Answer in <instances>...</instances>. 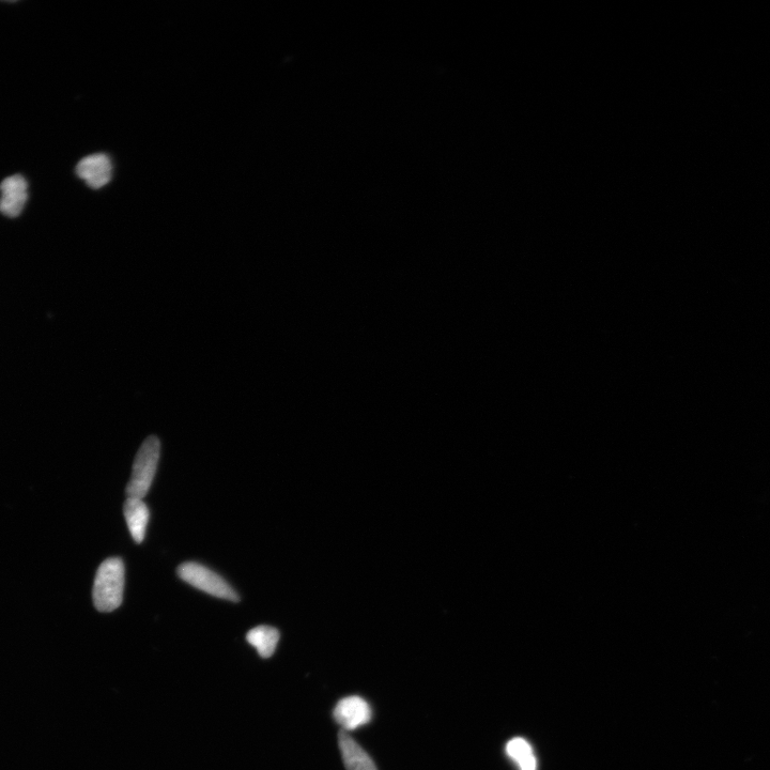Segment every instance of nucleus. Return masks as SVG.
Segmentation results:
<instances>
[{
  "instance_id": "f257e3e1",
  "label": "nucleus",
  "mask_w": 770,
  "mask_h": 770,
  "mask_svg": "<svg viewBox=\"0 0 770 770\" xmlns=\"http://www.w3.org/2000/svg\"><path fill=\"white\" fill-rule=\"evenodd\" d=\"M125 574V564L119 558L107 559L100 565L92 591L98 611L109 613L121 606Z\"/></svg>"
},
{
  "instance_id": "f03ea898",
  "label": "nucleus",
  "mask_w": 770,
  "mask_h": 770,
  "mask_svg": "<svg viewBox=\"0 0 770 770\" xmlns=\"http://www.w3.org/2000/svg\"><path fill=\"white\" fill-rule=\"evenodd\" d=\"M161 453V443L158 437H148L138 451L132 469L130 482L127 486L128 498L144 499L156 475Z\"/></svg>"
},
{
  "instance_id": "7ed1b4c3",
  "label": "nucleus",
  "mask_w": 770,
  "mask_h": 770,
  "mask_svg": "<svg viewBox=\"0 0 770 770\" xmlns=\"http://www.w3.org/2000/svg\"><path fill=\"white\" fill-rule=\"evenodd\" d=\"M178 576L192 585V587L203 591L214 597L229 600V602L238 603L240 600L237 592L220 575L211 571L202 564L188 562L178 567Z\"/></svg>"
},
{
  "instance_id": "20e7f679",
  "label": "nucleus",
  "mask_w": 770,
  "mask_h": 770,
  "mask_svg": "<svg viewBox=\"0 0 770 770\" xmlns=\"http://www.w3.org/2000/svg\"><path fill=\"white\" fill-rule=\"evenodd\" d=\"M333 715L338 725L349 732L371 721L372 708L360 697H349L337 703Z\"/></svg>"
},
{
  "instance_id": "39448f33",
  "label": "nucleus",
  "mask_w": 770,
  "mask_h": 770,
  "mask_svg": "<svg viewBox=\"0 0 770 770\" xmlns=\"http://www.w3.org/2000/svg\"><path fill=\"white\" fill-rule=\"evenodd\" d=\"M76 174L90 188L101 189L112 179L113 164L111 158L104 153L91 154L77 165Z\"/></svg>"
},
{
  "instance_id": "423d86ee",
  "label": "nucleus",
  "mask_w": 770,
  "mask_h": 770,
  "mask_svg": "<svg viewBox=\"0 0 770 770\" xmlns=\"http://www.w3.org/2000/svg\"><path fill=\"white\" fill-rule=\"evenodd\" d=\"M27 181L21 175L6 178L0 186V212L8 218H17L27 203Z\"/></svg>"
},
{
  "instance_id": "0eeeda50",
  "label": "nucleus",
  "mask_w": 770,
  "mask_h": 770,
  "mask_svg": "<svg viewBox=\"0 0 770 770\" xmlns=\"http://www.w3.org/2000/svg\"><path fill=\"white\" fill-rule=\"evenodd\" d=\"M338 744L347 770H378L374 761L346 731H341Z\"/></svg>"
},
{
  "instance_id": "6e6552de",
  "label": "nucleus",
  "mask_w": 770,
  "mask_h": 770,
  "mask_svg": "<svg viewBox=\"0 0 770 770\" xmlns=\"http://www.w3.org/2000/svg\"><path fill=\"white\" fill-rule=\"evenodd\" d=\"M129 531L136 544H142L149 521L148 506L142 499L128 498L123 505Z\"/></svg>"
},
{
  "instance_id": "1a4fd4ad",
  "label": "nucleus",
  "mask_w": 770,
  "mask_h": 770,
  "mask_svg": "<svg viewBox=\"0 0 770 770\" xmlns=\"http://www.w3.org/2000/svg\"><path fill=\"white\" fill-rule=\"evenodd\" d=\"M246 640L254 646L260 657L270 658L280 641V631L267 625L249 631Z\"/></svg>"
},
{
  "instance_id": "9d476101",
  "label": "nucleus",
  "mask_w": 770,
  "mask_h": 770,
  "mask_svg": "<svg viewBox=\"0 0 770 770\" xmlns=\"http://www.w3.org/2000/svg\"><path fill=\"white\" fill-rule=\"evenodd\" d=\"M507 756L513 759L520 770H536V759L529 743L517 737L506 746Z\"/></svg>"
}]
</instances>
